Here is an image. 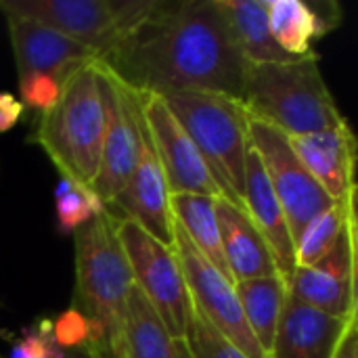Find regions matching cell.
Returning a JSON list of instances; mask_svg holds the SVG:
<instances>
[{"label":"cell","mask_w":358,"mask_h":358,"mask_svg":"<svg viewBox=\"0 0 358 358\" xmlns=\"http://www.w3.org/2000/svg\"><path fill=\"white\" fill-rule=\"evenodd\" d=\"M176 115L222 199L245 210V164L250 153V115L239 99L216 92H178L164 96Z\"/></svg>","instance_id":"5"},{"label":"cell","mask_w":358,"mask_h":358,"mask_svg":"<svg viewBox=\"0 0 358 358\" xmlns=\"http://www.w3.org/2000/svg\"><path fill=\"white\" fill-rule=\"evenodd\" d=\"M0 13L42 23L105 61L122 42L113 0H0Z\"/></svg>","instance_id":"12"},{"label":"cell","mask_w":358,"mask_h":358,"mask_svg":"<svg viewBox=\"0 0 358 358\" xmlns=\"http://www.w3.org/2000/svg\"><path fill=\"white\" fill-rule=\"evenodd\" d=\"M122 358H193L185 338H174L134 285L126 304Z\"/></svg>","instance_id":"20"},{"label":"cell","mask_w":358,"mask_h":358,"mask_svg":"<svg viewBox=\"0 0 358 358\" xmlns=\"http://www.w3.org/2000/svg\"><path fill=\"white\" fill-rule=\"evenodd\" d=\"M141 111L170 193H197L220 199L222 193L216 180L164 96L141 92Z\"/></svg>","instance_id":"11"},{"label":"cell","mask_w":358,"mask_h":358,"mask_svg":"<svg viewBox=\"0 0 358 358\" xmlns=\"http://www.w3.org/2000/svg\"><path fill=\"white\" fill-rule=\"evenodd\" d=\"M235 44L248 65L298 61L283 52L271 36L266 0H218Z\"/></svg>","instance_id":"21"},{"label":"cell","mask_w":358,"mask_h":358,"mask_svg":"<svg viewBox=\"0 0 358 358\" xmlns=\"http://www.w3.org/2000/svg\"><path fill=\"white\" fill-rule=\"evenodd\" d=\"M243 206L260 235L264 237L279 277L289 283L296 271V243L285 218V212L266 178L260 155L254 147H250L248 164H245V197Z\"/></svg>","instance_id":"16"},{"label":"cell","mask_w":358,"mask_h":358,"mask_svg":"<svg viewBox=\"0 0 358 358\" xmlns=\"http://www.w3.org/2000/svg\"><path fill=\"white\" fill-rule=\"evenodd\" d=\"M266 10L273 40L294 59L315 57V42L342 21V6L336 2L266 0Z\"/></svg>","instance_id":"18"},{"label":"cell","mask_w":358,"mask_h":358,"mask_svg":"<svg viewBox=\"0 0 358 358\" xmlns=\"http://www.w3.org/2000/svg\"><path fill=\"white\" fill-rule=\"evenodd\" d=\"M216 197L197 195V193H170V210L174 222L182 229L195 250L214 264L229 281L231 273L224 262L222 243H220V229L214 210Z\"/></svg>","instance_id":"23"},{"label":"cell","mask_w":358,"mask_h":358,"mask_svg":"<svg viewBox=\"0 0 358 358\" xmlns=\"http://www.w3.org/2000/svg\"><path fill=\"white\" fill-rule=\"evenodd\" d=\"M187 346L193 358H248L241 350H237L227 338H222L191 304L189 323L185 331Z\"/></svg>","instance_id":"26"},{"label":"cell","mask_w":358,"mask_h":358,"mask_svg":"<svg viewBox=\"0 0 358 358\" xmlns=\"http://www.w3.org/2000/svg\"><path fill=\"white\" fill-rule=\"evenodd\" d=\"M239 101L252 120L287 136L331 130L346 120L321 73L319 55L248 65Z\"/></svg>","instance_id":"3"},{"label":"cell","mask_w":358,"mask_h":358,"mask_svg":"<svg viewBox=\"0 0 358 358\" xmlns=\"http://www.w3.org/2000/svg\"><path fill=\"white\" fill-rule=\"evenodd\" d=\"M185 281L191 296V304L197 313L222 336L227 338L237 350H241L248 358H268L258 342L254 340L237 292L235 283L229 281L214 264H210L189 241L182 229L174 222V245H172Z\"/></svg>","instance_id":"9"},{"label":"cell","mask_w":358,"mask_h":358,"mask_svg":"<svg viewBox=\"0 0 358 358\" xmlns=\"http://www.w3.org/2000/svg\"><path fill=\"white\" fill-rule=\"evenodd\" d=\"M65 355L52 338V321L40 319L10 346L8 358H65Z\"/></svg>","instance_id":"28"},{"label":"cell","mask_w":358,"mask_h":358,"mask_svg":"<svg viewBox=\"0 0 358 358\" xmlns=\"http://www.w3.org/2000/svg\"><path fill=\"white\" fill-rule=\"evenodd\" d=\"M73 248L76 308L90 325L84 348L92 358H122L126 304L134 281L117 239V216L105 210L78 229Z\"/></svg>","instance_id":"2"},{"label":"cell","mask_w":358,"mask_h":358,"mask_svg":"<svg viewBox=\"0 0 358 358\" xmlns=\"http://www.w3.org/2000/svg\"><path fill=\"white\" fill-rule=\"evenodd\" d=\"M334 358H358V319L350 321L342 334Z\"/></svg>","instance_id":"31"},{"label":"cell","mask_w":358,"mask_h":358,"mask_svg":"<svg viewBox=\"0 0 358 358\" xmlns=\"http://www.w3.org/2000/svg\"><path fill=\"white\" fill-rule=\"evenodd\" d=\"M352 212H357V191L334 201L325 212L313 218L296 239V268H306L319 262L336 245Z\"/></svg>","instance_id":"24"},{"label":"cell","mask_w":358,"mask_h":358,"mask_svg":"<svg viewBox=\"0 0 358 358\" xmlns=\"http://www.w3.org/2000/svg\"><path fill=\"white\" fill-rule=\"evenodd\" d=\"M55 210L59 233L69 235L88 224L99 214H103L107 208L92 193V189L82 187L65 176H59V185L55 187Z\"/></svg>","instance_id":"25"},{"label":"cell","mask_w":358,"mask_h":358,"mask_svg":"<svg viewBox=\"0 0 358 358\" xmlns=\"http://www.w3.org/2000/svg\"><path fill=\"white\" fill-rule=\"evenodd\" d=\"M105 126L107 115L94 59L65 80L57 103L38 117L29 141L42 147L59 176L90 189L101 164Z\"/></svg>","instance_id":"4"},{"label":"cell","mask_w":358,"mask_h":358,"mask_svg":"<svg viewBox=\"0 0 358 358\" xmlns=\"http://www.w3.org/2000/svg\"><path fill=\"white\" fill-rule=\"evenodd\" d=\"M235 292L254 340L268 357L285 306L287 283L279 275H273L239 281L235 283Z\"/></svg>","instance_id":"22"},{"label":"cell","mask_w":358,"mask_h":358,"mask_svg":"<svg viewBox=\"0 0 358 358\" xmlns=\"http://www.w3.org/2000/svg\"><path fill=\"white\" fill-rule=\"evenodd\" d=\"M250 143L260 155L266 178L285 212L296 243L308 222L325 212L334 199L304 168L287 134L250 117Z\"/></svg>","instance_id":"8"},{"label":"cell","mask_w":358,"mask_h":358,"mask_svg":"<svg viewBox=\"0 0 358 358\" xmlns=\"http://www.w3.org/2000/svg\"><path fill=\"white\" fill-rule=\"evenodd\" d=\"M355 319L327 317L298 302L287 292L268 358H334L342 334Z\"/></svg>","instance_id":"17"},{"label":"cell","mask_w":358,"mask_h":358,"mask_svg":"<svg viewBox=\"0 0 358 358\" xmlns=\"http://www.w3.org/2000/svg\"><path fill=\"white\" fill-rule=\"evenodd\" d=\"M23 113H25V107L15 94L0 92V134L13 130L23 117Z\"/></svg>","instance_id":"30"},{"label":"cell","mask_w":358,"mask_h":358,"mask_svg":"<svg viewBox=\"0 0 358 358\" xmlns=\"http://www.w3.org/2000/svg\"><path fill=\"white\" fill-rule=\"evenodd\" d=\"M287 138L304 168L334 201L357 191V136L348 120L331 130Z\"/></svg>","instance_id":"15"},{"label":"cell","mask_w":358,"mask_h":358,"mask_svg":"<svg viewBox=\"0 0 358 358\" xmlns=\"http://www.w3.org/2000/svg\"><path fill=\"white\" fill-rule=\"evenodd\" d=\"M101 63L130 88L157 96L216 92L239 99L248 69L218 0H162Z\"/></svg>","instance_id":"1"},{"label":"cell","mask_w":358,"mask_h":358,"mask_svg":"<svg viewBox=\"0 0 358 358\" xmlns=\"http://www.w3.org/2000/svg\"><path fill=\"white\" fill-rule=\"evenodd\" d=\"M214 210L220 229L224 262L233 283L279 275L273 254L248 212L222 197L216 199Z\"/></svg>","instance_id":"19"},{"label":"cell","mask_w":358,"mask_h":358,"mask_svg":"<svg viewBox=\"0 0 358 358\" xmlns=\"http://www.w3.org/2000/svg\"><path fill=\"white\" fill-rule=\"evenodd\" d=\"M52 338H55L57 346L63 348L65 352L78 350L88 344L90 325H88L86 317L76 306H71L52 321Z\"/></svg>","instance_id":"29"},{"label":"cell","mask_w":358,"mask_h":358,"mask_svg":"<svg viewBox=\"0 0 358 358\" xmlns=\"http://www.w3.org/2000/svg\"><path fill=\"white\" fill-rule=\"evenodd\" d=\"M65 358H92V355L86 350V348H78V350H71V352H67Z\"/></svg>","instance_id":"32"},{"label":"cell","mask_w":358,"mask_h":358,"mask_svg":"<svg viewBox=\"0 0 358 358\" xmlns=\"http://www.w3.org/2000/svg\"><path fill=\"white\" fill-rule=\"evenodd\" d=\"M358 218L346 220L336 245L313 266L296 268L287 292L298 302L340 321L358 317Z\"/></svg>","instance_id":"10"},{"label":"cell","mask_w":358,"mask_h":358,"mask_svg":"<svg viewBox=\"0 0 358 358\" xmlns=\"http://www.w3.org/2000/svg\"><path fill=\"white\" fill-rule=\"evenodd\" d=\"M117 239L128 260L134 285L157 313L170 336L185 338L191 296L174 250L153 239L128 218H117Z\"/></svg>","instance_id":"6"},{"label":"cell","mask_w":358,"mask_h":358,"mask_svg":"<svg viewBox=\"0 0 358 358\" xmlns=\"http://www.w3.org/2000/svg\"><path fill=\"white\" fill-rule=\"evenodd\" d=\"M4 17L19 76L27 71H42L65 84L80 65L96 59L88 46L42 23L13 13H4Z\"/></svg>","instance_id":"14"},{"label":"cell","mask_w":358,"mask_h":358,"mask_svg":"<svg viewBox=\"0 0 358 358\" xmlns=\"http://www.w3.org/2000/svg\"><path fill=\"white\" fill-rule=\"evenodd\" d=\"M63 84L42 71H27L19 76V101L25 109H34L40 115L46 113L59 99Z\"/></svg>","instance_id":"27"},{"label":"cell","mask_w":358,"mask_h":358,"mask_svg":"<svg viewBox=\"0 0 358 358\" xmlns=\"http://www.w3.org/2000/svg\"><path fill=\"white\" fill-rule=\"evenodd\" d=\"M120 210L117 218H128L147 231L159 243L174 245V216L170 210V189L155 151L145 136L141 159L130 174L126 187L111 201Z\"/></svg>","instance_id":"13"},{"label":"cell","mask_w":358,"mask_h":358,"mask_svg":"<svg viewBox=\"0 0 358 358\" xmlns=\"http://www.w3.org/2000/svg\"><path fill=\"white\" fill-rule=\"evenodd\" d=\"M96 65L107 126L99 172L90 189L103 201V206L109 208L115 195L126 187L141 159L147 128L141 111V92L124 84L105 63L96 61Z\"/></svg>","instance_id":"7"}]
</instances>
